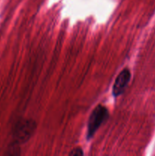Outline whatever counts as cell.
I'll return each mask as SVG.
<instances>
[{"label":"cell","mask_w":155,"mask_h":156,"mask_svg":"<svg viewBox=\"0 0 155 156\" xmlns=\"http://www.w3.org/2000/svg\"><path fill=\"white\" fill-rule=\"evenodd\" d=\"M109 117V111L103 105H97L90 115L88 123L87 138L88 140L92 138L97 129Z\"/></svg>","instance_id":"obj_1"},{"label":"cell","mask_w":155,"mask_h":156,"mask_svg":"<svg viewBox=\"0 0 155 156\" xmlns=\"http://www.w3.org/2000/svg\"><path fill=\"white\" fill-rule=\"evenodd\" d=\"M131 79V72L128 68L124 69L117 76L112 86V94L114 97L121 95L127 88Z\"/></svg>","instance_id":"obj_2"},{"label":"cell","mask_w":155,"mask_h":156,"mask_svg":"<svg viewBox=\"0 0 155 156\" xmlns=\"http://www.w3.org/2000/svg\"><path fill=\"white\" fill-rule=\"evenodd\" d=\"M34 126L31 124L30 121L23 122V124H20L17 126L16 134L18 140L20 141H24V140H28L30 134L33 133Z\"/></svg>","instance_id":"obj_3"},{"label":"cell","mask_w":155,"mask_h":156,"mask_svg":"<svg viewBox=\"0 0 155 156\" xmlns=\"http://www.w3.org/2000/svg\"><path fill=\"white\" fill-rule=\"evenodd\" d=\"M84 152L82 150L81 148L77 147L73 149L71 152H69V155H73V156H78V155H83Z\"/></svg>","instance_id":"obj_4"}]
</instances>
